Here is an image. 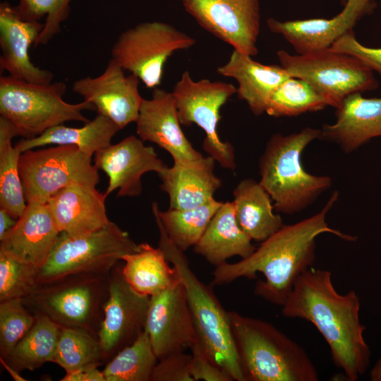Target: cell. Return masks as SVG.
Here are the masks:
<instances>
[{"instance_id": "6da1fadb", "label": "cell", "mask_w": 381, "mask_h": 381, "mask_svg": "<svg viewBox=\"0 0 381 381\" xmlns=\"http://www.w3.org/2000/svg\"><path fill=\"white\" fill-rule=\"evenodd\" d=\"M338 198L339 193L334 191L318 213L295 224H284L247 258L215 267L212 285L227 284L241 277L253 279L260 272L265 279L257 282L255 294L282 306L298 278L313 265L318 236L329 233L346 241H356L355 236L327 222V215Z\"/></svg>"}, {"instance_id": "7a4b0ae2", "label": "cell", "mask_w": 381, "mask_h": 381, "mask_svg": "<svg viewBox=\"0 0 381 381\" xmlns=\"http://www.w3.org/2000/svg\"><path fill=\"white\" fill-rule=\"evenodd\" d=\"M284 317L312 323L328 344L334 365L350 381L357 380L370 365V350L360 320L361 303L353 290L337 291L332 273L313 267L296 280L282 306Z\"/></svg>"}, {"instance_id": "3957f363", "label": "cell", "mask_w": 381, "mask_h": 381, "mask_svg": "<svg viewBox=\"0 0 381 381\" xmlns=\"http://www.w3.org/2000/svg\"><path fill=\"white\" fill-rule=\"evenodd\" d=\"M246 381H318V372L297 342L273 325L228 311Z\"/></svg>"}, {"instance_id": "277c9868", "label": "cell", "mask_w": 381, "mask_h": 381, "mask_svg": "<svg viewBox=\"0 0 381 381\" xmlns=\"http://www.w3.org/2000/svg\"><path fill=\"white\" fill-rule=\"evenodd\" d=\"M320 135V129L306 127L286 135L274 134L268 140L259 159V182L277 212H299L332 186L330 177L313 175L301 164L303 151Z\"/></svg>"}, {"instance_id": "5b68a950", "label": "cell", "mask_w": 381, "mask_h": 381, "mask_svg": "<svg viewBox=\"0 0 381 381\" xmlns=\"http://www.w3.org/2000/svg\"><path fill=\"white\" fill-rule=\"evenodd\" d=\"M159 247L176 269L185 288L188 303L200 344L234 380L246 381L234 339L228 311L212 289L202 282L191 270L184 251L168 237L159 223Z\"/></svg>"}, {"instance_id": "8992f818", "label": "cell", "mask_w": 381, "mask_h": 381, "mask_svg": "<svg viewBox=\"0 0 381 381\" xmlns=\"http://www.w3.org/2000/svg\"><path fill=\"white\" fill-rule=\"evenodd\" d=\"M109 273L75 274L37 284L23 302L35 316L43 315L61 327L79 329L97 336L108 295Z\"/></svg>"}, {"instance_id": "52a82bcc", "label": "cell", "mask_w": 381, "mask_h": 381, "mask_svg": "<svg viewBox=\"0 0 381 381\" xmlns=\"http://www.w3.org/2000/svg\"><path fill=\"white\" fill-rule=\"evenodd\" d=\"M66 90V84L62 81L37 84L1 76L0 115L25 138H35L67 121L88 122L82 112L95 111V107L85 100L77 104L65 102Z\"/></svg>"}, {"instance_id": "ba28073f", "label": "cell", "mask_w": 381, "mask_h": 381, "mask_svg": "<svg viewBox=\"0 0 381 381\" xmlns=\"http://www.w3.org/2000/svg\"><path fill=\"white\" fill-rule=\"evenodd\" d=\"M129 234L110 221L89 234L69 236L61 233L45 264L39 271L37 284L75 274H106L124 255L137 251Z\"/></svg>"}, {"instance_id": "9c48e42d", "label": "cell", "mask_w": 381, "mask_h": 381, "mask_svg": "<svg viewBox=\"0 0 381 381\" xmlns=\"http://www.w3.org/2000/svg\"><path fill=\"white\" fill-rule=\"evenodd\" d=\"M277 56L291 76L310 83L336 109L347 96L379 86L373 71L361 61L329 48L304 54L279 50Z\"/></svg>"}, {"instance_id": "30bf717a", "label": "cell", "mask_w": 381, "mask_h": 381, "mask_svg": "<svg viewBox=\"0 0 381 381\" xmlns=\"http://www.w3.org/2000/svg\"><path fill=\"white\" fill-rule=\"evenodd\" d=\"M92 159L68 145L22 152L19 170L27 202H47L56 192L74 184L96 187L99 174Z\"/></svg>"}, {"instance_id": "8fae6325", "label": "cell", "mask_w": 381, "mask_h": 381, "mask_svg": "<svg viewBox=\"0 0 381 381\" xmlns=\"http://www.w3.org/2000/svg\"><path fill=\"white\" fill-rule=\"evenodd\" d=\"M195 43L192 37L168 23L143 22L121 32L112 47L111 59L154 89L161 84L164 66L173 53Z\"/></svg>"}, {"instance_id": "7c38bea8", "label": "cell", "mask_w": 381, "mask_h": 381, "mask_svg": "<svg viewBox=\"0 0 381 381\" xmlns=\"http://www.w3.org/2000/svg\"><path fill=\"white\" fill-rule=\"evenodd\" d=\"M237 92L231 83L202 79L195 81L184 71L173 88L178 119L181 124L198 126L205 133L202 147L220 166L234 170V149L219 137L217 128L220 109Z\"/></svg>"}, {"instance_id": "4fadbf2b", "label": "cell", "mask_w": 381, "mask_h": 381, "mask_svg": "<svg viewBox=\"0 0 381 381\" xmlns=\"http://www.w3.org/2000/svg\"><path fill=\"white\" fill-rule=\"evenodd\" d=\"M186 11L205 30L251 56L258 53L259 0H181Z\"/></svg>"}, {"instance_id": "5bb4252c", "label": "cell", "mask_w": 381, "mask_h": 381, "mask_svg": "<svg viewBox=\"0 0 381 381\" xmlns=\"http://www.w3.org/2000/svg\"><path fill=\"white\" fill-rule=\"evenodd\" d=\"M150 296L136 292L118 263L109 273L107 298L97 337L107 363L145 330Z\"/></svg>"}, {"instance_id": "9a60e30c", "label": "cell", "mask_w": 381, "mask_h": 381, "mask_svg": "<svg viewBox=\"0 0 381 381\" xmlns=\"http://www.w3.org/2000/svg\"><path fill=\"white\" fill-rule=\"evenodd\" d=\"M145 331L158 359L190 349L198 341L181 279L150 297Z\"/></svg>"}, {"instance_id": "2e32d148", "label": "cell", "mask_w": 381, "mask_h": 381, "mask_svg": "<svg viewBox=\"0 0 381 381\" xmlns=\"http://www.w3.org/2000/svg\"><path fill=\"white\" fill-rule=\"evenodd\" d=\"M124 71L110 58L102 73L82 78L72 85L73 91L92 104L97 114L111 119L120 130L136 122L144 99L138 89L139 78Z\"/></svg>"}, {"instance_id": "e0dca14e", "label": "cell", "mask_w": 381, "mask_h": 381, "mask_svg": "<svg viewBox=\"0 0 381 381\" xmlns=\"http://www.w3.org/2000/svg\"><path fill=\"white\" fill-rule=\"evenodd\" d=\"M93 162L108 176L107 196L116 190L118 197L139 196L143 190L142 176L149 171L159 174L168 167L152 147L133 135L97 151Z\"/></svg>"}, {"instance_id": "ac0fdd59", "label": "cell", "mask_w": 381, "mask_h": 381, "mask_svg": "<svg viewBox=\"0 0 381 381\" xmlns=\"http://www.w3.org/2000/svg\"><path fill=\"white\" fill-rule=\"evenodd\" d=\"M373 0H346L343 10L329 19L314 18L280 21L268 18L270 30L283 36L297 54L330 48L353 28L371 8Z\"/></svg>"}, {"instance_id": "d6986e66", "label": "cell", "mask_w": 381, "mask_h": 381, "mask_svg": "<svg viewBox=\"0 0 381 381\" xmlns=\"http://www.w3.org/2000/svg\"><path fill=\"white\" fill-rule=\"evenodd\" d=\"M44 28L40 21H27L17 14L8 2L0 4V69L8 75L28 83L48 84L54 74L36 66L29 56V48L35 44Z\"/></svg>"}, {"instance_id": "ffe728a7", "label": "cell", "mask_w": 381, "mask_h": 381, "mask_svg": "<svg viewBox=\"0 0 381 381\" xmlns=\"http://www.w3.org/2000/svg\"><path fill=\"white\" fill-rule=\"evenodd\" d=\"M135 123L139 138L168 152L174 162H190L203 157L181 128L171 92L154 88L152 97L143 99Z\"/></svg>"}, {"instance_id": "44dd1931", "label": "cell", "mask_w": 381, "mask_h": 381, "mask_svg": "<svg viewBox=\"0 0 381 381\" xmlns=\"http://www.w3.org/2000/svg\"><path fill=\"white\" fill-rule=\"evenodd\" d=\"M61 234L47 202H27L12 230L0 241V251L39 270L50 255Z\"/></svg>"}, {"instance_id": "7402d4cb", "label": "cell", "mask_w": 381, "mask_h": 381, "mask_svg": "<svg viewBox=\"0 0 381 381\" xmlns=\"http://www.w3.org/2000/svg\"><path fill=\"white\" fill-rule=\"evenodd\" d=\"M380 136L381 98H366L355 92L337 108L335 121L322 126L319 139L335 143L350 153Z\"/></svg>"}, {"instance_id": "603a6c76", "label": "cell", "mask_w": 381, "mask_h": 381, "mask_svg": "<svg viewBox=\"0 0 381 381\" xmlns=\"http://www.w3.org/2000/svg\"><path fill=\"white\" fill-rule=\"evenodd\" d=\"M107 197L96 187L74 184L56 192L47 203L61 233L78 236L95 231L110 222Z\"/></svg>"}, {"instance_id": "cb8c5ba5", "label": "cell", "mask_w": 381, "mask_h": 381, "mask_svg": "<svg viewBox=\"0 0 381 381\" xmlns=\"http://www.w3.org/2000/svg\"><path fill=\"white\" fill-rule=\"evenodd\" d=\"M210 156L185 162H174L158 174L160 188L169 198V208L186 210L200 206L214 198L222 182L214 172Z\"/></svg>"}, {"instance_id": "d4e9b609", "label": "cell", "mask_w": 381, "mask_h": 381, "mask_svg": "<svg viewBox=\"0 0 381 381\" xmlns=\"http://www.w3.org/2000/svg\"><path fill=\"white\" fill-rule=\"evenodd\" d=\"M252 57L234 49L229 61L217 71L236 80L238 98L247 103L254 115L260 116L266 112L277 87L291 76L281 65L262 64Z\"/></svg>"}, {"instance_id": "484cf974", "label": "cell", "mask_w": 381, "mask_h": 381, "mask_svg": "<svg viewBox=\"0 0 381 381\" xmlns=\"http://www.w3.org/2000/svg\"><path fill=\"white\" fill-rule=\"evenodd\" d=\"M252 241L237 222L233 201L223 202L193 250L217 267L233 256H249L256 249Z\"/></svg>"}, {"instance_id": "4316f807", "label": "cell", "mask_w": 381, "mask_h": 381, "mask_svg": "<svg viewBox=\"0 0 381 381\" xmlns=\"http://www.w3.org/2000/svg\"><path fill=\"white\" fill-rule=\"evenodd\" d=\"M233 195L237 222L252 240L262 242L283 226L282 217L274 212L272 199L260 182L244 179Z\"/></svg>"}, {"instance_id": "83f0119b", "label": "cell", "mask_w": 381, "mask_h": 381, "mask_svg": "<svg viewBox=\"0 0 381 381\" xmlns=\"http://www.w3.org/2000/svg\"><path fill=\"white\" fill-rule=\"evenodd\" d=\"M119 131L120 128L111 119L97 114L93 120L85 123L82 127L57 125L38 136L20 140L16 146L23 152L45 145H74L83 152L94 156L97 151L111 144V139Z\"/></svg>"}, {"instance_id": "f1b7e54d", "label": "cell", "mask_w": 381, "mask_h": 381, "mask_svg": "<svg viewBox=\"0 0 381 381\" xmlns=\"http://www.w3.org/2000/svg\"><path fill=\"white\" fill-rule=\"evenodd\" d=\"M122 260L124 278L142 295L150 297L180 279L176 269L169 265L164 251L147 243H140L137 251L124 255Z\"/></svg>"}, {"instance_id": "f546056e", "label": "cell", "mask_w": 381, "mask_h": 381, "mask_svg": "<svg viewBox=\"0 0 381 381\" xmlns=\"http://www.w3.org/2000/svg\"><path fill=\"white\" fill-rule=\"evenodd\" d=\"M16 136H20L17 128L0 116V208L18 219L25 210L27 201L19 170L22 152L12 145Z\"/></svg>"}, {"instance_id": "4dcf8cb0", "label": "cell", "mask_w": 381, "mask_h": 381, "mask_svg": "<svg viewBox=\"0 0 381 381\" xmlns=\"http://www.w3.org/2000/svg\"><path fill=\"white\" fill-rule=\"evenodd\" d=\"M223 202L213 198L200 206L162 211L153 202L152 211L155 222L159 223L169 238L181 250L193 247L205 231L212 218Z\"/></svg>"}, {"instance_id": "1f68e13d", "label": "cell", "mask_w": 381, "mask_h": 381, "mask_svg": "<svg viewBox=\"0 0 381 381\" xmlns=\"http://www.w3.org/2000/svg\"><path fill=\"white\" fill-rule=\"evenodd\" d=\"M35 318L30 329L3 358L20 373L34 370L47 362L54 363L61 327L47 317Z\"/></svg>"}, {"instance_id": "d6a6232c", "label": "cell", "mask_w": 381, "mask_h": 381, "mask_svg": "<svg viewBox=\"0 0 381 381\" xmlns=\"http://www.w3.org/2000/svg\"><path fill=\"white\" fill-rule=\"evenodd\" d=\"M158 360L144 330L134 342L112 357L102 372L106 381H151Z\"/></svg>"}, {"instance_id": "836d02e7", "label": "cell", "mask_w": 381, "mask_h": 381, "mask_svg": "<svg viewBox=\"0 0 381 381\" xmlns=\"http://www.w3.org/2000/svg\"><path fill=\"white\" fill-rule=\"evenodd\" d=\"M54 363L66 373L107 363L97 336L87 331L61 327Z\"/></svg>"}, {"instance_id": "e575fe53", "label": "cell", "mask_w": 381, "mask_h": 381, "mask_svg": "<svg viewBox=\"0 0 381 381\" xmlns=\"http://www.w3.org/2000/svg\"><path fill=\"white\" fill-rule=\"evenodd\" d=\"M327 106L328 101L310 83L291 76L273 93L265 113L274 117L296 116Z\"/></svg>"}, {"instance_id": "d590c367", "label": "cell", "mask_w": 381, "mask_h": 381, "mask_svg": "<svg viewBox=\"0 0 381 381\" xmlns=\"http://www.w3.org/2000/svg\"><path fill=\"white\" fill-rule=\"evenodd\" d=\"M73 0H19L14 8L18 16L27 21H40L45 17L44 28L34 47L47 44L61 32V24L68 17Z\"/></svg>"}, {"instance_id": "8d00e7d4", "label": "cell", "mask_w": 381, "mask_h": 381, "mask_svg": "<svg viewBox=\"0 0 381 381\" xmlns=\"http://www.w3.org/2000/svg\"><path fill=\"white\" fill-rule=\"evenodd\" d=\"M39 269L0 251V302L23 298L37 286Z\"/></svg>"}, {"instance_id": "74e56055", "label": "cell", "mask_w": 381, "mask_h": 381, "mask_svg": "<svg viewBox=\"0 0 381 381\" xmlns=\"http://www.w3.org/2000/svg\"><path fill=\"white\" fill-rule=\"evenodd\" d=\"M35 316L25 307L23 298L0 302V357L6 358L32 327Z\"/></svg>"}, {"instance_id": "f35d334b", "label": "cell", "mask_w": 381, "mask_h": 381, "mask_svg": "<svg viewBox=\"0 0 381 381\" xmlns=\"http://www.w3.org/2000/svg\"><path fill=\"white\" fill-rule=\"evenodd\" d=\"M192 355L180 351L158 360L151 381H194L191 375Z\"/></svg>"}, {"instance_id": "ab89813d", "label": "cell", "mask_w": 381, "mask_h": 381, "mask_svg": "<svg viewBox=\"0 0 381 381\" xmlns=\"http://www.w3.org/2000/svg\"><path fill=\"white\" fill-rule=\"evenodd\" d=\"M191 375L194 381H232L233 378L207 353L199 341L191 348Z\"/></svg>"}, {"instance_id": "60d3db41", "label": "cell", "mask_w": 381, "mask_h": 381, "mask_svg": "<svg viewBox=\"0 0 381 381\" xmlns=\"http://www.w3.org/2000/svg\"><path fill=\"white\" fill-rule=\"evenodd\" d=\"M329 49L357 58L373 72L375 71L381 75V47L374 48L363 45L356 40L353 32L344 35Z\"/></svg>"}, {"instance_id": "b9f144b4", "label": "cell", "mask_w": 381, "mask_h": 381, "mask_svg": "<svg viewBox=\"0 0 381 381\" xmlns=\"http://www.w3.org/2000/svg\"><path fill=\"white\" fill-rule=\"evenodd\" d=\"M61 381H106L102 371L97 367H91L66 373Z\"/></svg>"}, {"instance_id": "7bdbcfd3", "label": "cell", "mask_w": 381, "mask_h": 381, "mask_svg": "<svg viewBox=\"0 0 381 381\" xmlns=\"http://www.w3.org/2000/svg\"><path fill=\"white\" fill-rule=\"evenodd\" d=\"M7 211L0 208V241L12 230L17 222Z\"/></svg>"}, {"instance_id": "ee69618b", "label": "cell", "mask_w": 381, "mask_h": 381, "mask_svg": "<svg viewBox=\"0 0 381 381\" xmlns=\"http://www.w3.org/2000/svg\"><path fill=\"white\" fill-rule=\"evenodd\" d=\"M0 363L3 365V367L5 368V370L8 373V374L11 375V377L15 380V381H26L27 380L25 379L23 377H22L20 374V372L16 370V369L11 367L8 364L6 363V362L0 357Z\"/></svg>"}, {"instance_id": "f6af8a7d", "label": "cell", "mask_w": 381, "mask_h": 381, "mask_svg": "<svg viewBox=\"0 0 381 381\" xmlns=\"http://www.w3.org/2000/svg\"><path fill=\"white\" fill-rule=\"evenodd\" d=\"M370 379L372 381H381V357L370 370Z\"/></svg>"}]
</instances>
